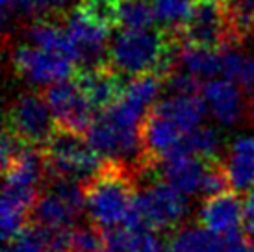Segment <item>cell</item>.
<instances>
[{
	"label": "cell",
	"mask_w": 254,
	"mask_h": 252,
	"mask_svg": "<svg viewBox=\"0 0 254 252\" xmlns=\"http://www.w3.org/2000/svg\"><path fill=\"white\" fill-rule=\"evenodd\" d=\"M135 173L106 161L97 176L85 184V211L93 226L106 232L127 228L134 219Z\"/></svg>",
	"instance_id": "obj_1"
},
{
	"label": "cell",
	"mask_w": 254,
	"mask_h": 252,
	"mask_svg": "<svg viewBox=\"0 0 254 252\" xmlns=\"http://www.w3.org/2000/svg\"><path fill=\"white\" fill-rule=\"evenodd\" d=\"M175 37L160 30H119L112 35L108 50V65L117 74H169L175 62Z\"/></svg>",
	"instance_id": "obj_2"
},
{
	"label": "cell",
	"mask_w": 254,
	"mask_h": 252,
	"mask_svg": "<svg viewBox=\"0 0 254 252\" xmlns=\"http://www.w3.org/2000/svg\"><path fill=\"white\" fill-rule=\"evenodd\" d=\"M49 178H67L87 184L100 173L106 161L102 160L82 133L60 130L43 148Z\"/></svg>",
	"instance_id": "obj_3"
},
{
	"label": "cell",
	"mask_w": 254,
	"mask_h": 252,
	"mask_svg": "<svg viewBox=\"0 0 254 252\" xmlns=\"http://www.w3.org/2000/svg\"><path fill=\"white\" fill-rule=\"evenodd\" d=\"M65 34L71 41L76 65L82 70H93L108 65V50H110V28L112 24L102 21L99 15L91 11L87 4L74 7L64 15Z\"/></svg>",
	"instance_id": "obj_4"
},
{
	"label": "cell",
	"mask_w": 254,
	"mask_h": 252,
	"mask_svg": "<svg viewBox=\"0 0 254 252\" xmlns=\"http://www.w3.org/2000/svg\"><path fill=\"white\" fill-rule=\"evenodd\" d=\"M6 130L26 145L45 148L58 130L45 95L37 91L19 93L7 108Z\"/></svg>",
	"instance_id": "obj_5"
},
{
	"label": "cell",
	"mask_w": 254,
	"mask_h": 252,
	"mask_svg": "<svg viewBox=\"0 0 254 252\" xmlns=\"http://www.w3.org/2000/svg\"><path fill=\"white\" fill-rule=\"evenodd\" d=\"M190 215V196L171 188L165 182H152L137 191L135 217L143 228L150 230H173Z\"/></svg>",
	"instance_id": "obj_6"
},
{
	"label": "cell",
	"mask_w": 254,
	"mask_h": 252,
	"mask_svg": "<svg viewBox=\"0 0 254 252\" xmlns=\"http://www.w3.org/2000/svg\"><path fill=\"white\" fill-rule=\"evenodd\" d=\"M7 60L17 76L36 87H50L72 80L76 67L69 58L32 47L24 41L7 47Z\"/></svg>",
	"instance_id": "obj_7"
},
{
	"label": "cell",
	"mask_w": 254,
	"mask_h": 252,
	"mask_svg": "<svg viewBox=\"0 0 254 252\" xmlns=\"http://www.w3.org/2000/svg\"><path fill=\"white\" fill-rule=\"evenodd\" d=\"M45 98L60 130L84 135L97 119L99 112L89 102V98L85 97L78 80H67L50 85L45 91Z\"/></svg>",
	"instance_id": "obj_8"
},
{
	"label": "cell",
	"mask_w": 254,
	"mask_h": 252,
	"mask_svg": "<svg viewBox=\"0 0 254 252\" xmlns=\"http://www.w3.org/2000/svg\"><path fill=\"white\" fill-rule=\"evenodd\" d=\"M180 34L188 45L204 49L219 50L228 43H234L225 9H221L217 4L208 2H200L195 6L190 21L186 22Z\"/></svg>",
	"instance_id": "obj_9"
},
{
	"label": "cell",
	"mask_w": 254,
	"mask_h": 252,
	"mask_svg": "<svg viewBox=\"0 0 254 252\" xmlns=\"http://www.w3.org/2000/svg\"><path fill=\"white\" fill-rule=\"evenodd\" d=\"M200 97L204 98L210 115L221 126H236L247 115L249 102H245V93L236 82L226 78H217L204 84L200 89Z\"/></svg>",
	"instance_id": "obj_10"
},
{
	"label": "cell",
	"mask_w": 254,
	"mask_h": 252,
	"mask_svg": "<svg viewBox=\"0 0 254 252\" xmlns=\"http://www.w3.org/2000/svg\"><path fill=\"white\" fill-rule=\"evenodd\" d=\"M243 219H245V204L241 202L238 193L234 191H226L217 196L206 198L198 210L200 224L221 238L240 232Z\"/></svg>",
	"instance_id": "obj_11"
},
{
	"label": "cell",
	"mask_w": 254,
	"mask_h": 252,
	"mask_svg": "<svg viewBox=\"0 0 254 252\" xmlns=\"http://www.w3.org/2000/svg\"><path fill=\"white\" fill-rule=\"evenodd\" d=\"M173 70L188 74L190 78L197 80L198 84L202 85L212 82V80L223 78V58H221V50L195 47V45H188V43L177 45L175 47Z\"/></svg>",
	"instance_id": "obj_12"
},
{
	"label": "cell",
	"mask_w": 254,
	"mask_h": 252,
	"mask_svg": "<svg viewBox=\"0 0 254 252\" xmlns=\"http://www.w3.org/2000/svg\"><path fill=\"white\" fill-rule=\"evenodd\" d=\"M212 161L197 158V156H178L171 160L160 161L158 173L162 182L169 184L186 196L202 195L204 178L208 175Z\"/></svg>",
	"instance_id": "obj_13"
},
{
	"label": "cell",
	"mask_w": 254,
	"mask_h": 252,
	"mask_svg": "<svg viewBox=\"0 0 254 252\" xmlns=\"http://www.w3.org/2000/svg\"><path fill=\"white\" fill-rule=\"evenodd\" d=\"M230 191L245 193L254 188V135H240L230 143L225 161Z\"/></svg>",
	"instance_id": "obj_14"
},
{
	"label": "cell",
	"mask_w": 254,
	"mask_h": 252,
	"mask_svg": "<svg viewBox=\"0 0 254 252\" xmlns=\"http://www.w3.org/2000/svg\"><path fill=\"white\" fill-rule=\"evenodd\" d=\"M76 80L99 113L115 104L125 87V84H121L119 74L110 65L93 70H80Z\"/></svg>",
	"instance_id": "obj_15"
},
{
	"label": "cell",
	"mask_w": 254,
	"mask_h": 252,
	"mask_svg": "<svg viewBox=\"0 0 254 252\" xmlns=\"http://www.w3.org/2000/svg\"><path fill=\"white\" fill-rule=\"evenodd\" d=\"M154 110L173 121L186 133L204 126V117L208 113L204 98L200 95H169L158 102Z\"/></svg>",
	"instance_id": "obj_16"
},
{
	"label": "cell",
	"mask_w": 254,
	"mask_h": 252,
	"mask_svg": "<svg viewBox=\"0 0 254 252\" xmlns=\"http://www.w3.org/2000/svg\"><path fill=\"white\" fill-rule=\"evenodd\" d=\"M80 215V211H76L71 204H67L50 189L39 196L36 208L32 211V219L41 230H72V224L76 223Z\"/></svg>",
	"instance_id": "obj_17"
},
{
	"label": "cell",
	"mask_w": 254,
	"mask_h": 252,
	"mask_svg": "<svg viewBox=\"0 0 254 252\" xmlns=\"http://www.w3.org/2000/svg\"><path fill=\"white\" fill-rule=\"evenodd\" d=\"M21 41L28 43L32 47H37V49L49 50V52H54V54L69 58V60L74 62V65H76L74 49H72L71 41H69V37L65 34L64 26L58 24V22L45 21V19L30 22L28 26L22 30Z\"/></svg>",
	"instance_id": "obj_18"
},
{
	"label": "cell",
	"mask_w": 254,
	"mask_h": 252,
	"mask_svg": "<svg viewBox=\"0 0 254 252\" xmlns=\"http://www.w3.org/2000/svg\"><path fill=\"white\" fill-rule=\"evenodd\" d=\"M171 252H225V239L202 224L180 226L171 236Z\"/></svg>",
	"instance_id": "obj_19"
},
{
	"label": "cell",
	"mask_w": 254,
	"mask_h": 252,
	"mask_svg": "<svg viewBox=\"0 0 254 252\" xmlns=\"http://www.w3.org/2000/svg\"><path fill=\"white\" fill-rule=\"evenodd\" d=\"M156 22L154 6L148 0H119L115 4V24L121 30H150Z\"/></svg>",
	"instance_id": "obj_20"
},
{
	"label": "cell",
	"mask_w": 254,
	"mask_h": 252,
	"mask_svg": "<svg viewBox=\"0 0 254 252\" xmlns=\"http://www.w3.org/2000/svg\"><path fill=\"white\" fill-rule=\"evenodd\" d=\"M221 147H223L221 133L213 126L204 125L197 128L195 132L186 135L180 156H197V158H202V160L215 161V158L221 152Z\"/></svg>",
	"instance_id": "obj_21"
},
{
	"label": "cell",
	"mask_w": 254,
	"mask_h": 252,
	"mask_svg": "<svg viewBox=\"0 0 254 252\" xmlns=\"http://www.w3.org/2000/svg\"><path fill=\"white\" fill-rule=\"evenodd\" d=\"M152 6L158 24L171 32V35H178L190 21L197 4L195 0H154Z\"/></svg>",
	"instance_id": "obj_22"
},
{
	"label": "cell",
	"mask_w": 254,
	"mask_h": 252,
	"mask_svg": "<svg viewBox=\"0 0 254 252\" xmlns=\"http://www.w3.org/2000/svg\"><path fill=\"white\" fill-rule=\"evenodd\" d=\"M225 15L232 41L253 37L254 34V0H228L225 4Z\"/></svg>",
	"instance_id": "obj_23"
},
{
	"label": "cell",
	"mask_w": 254,
	"mask_h": 252,
	"mask_svg": "<svg viewBox=\"0 0 254 252\" xmlns=\"http://www.w3.org/2000/svg\"><path fill=\"white\" fill-rule=\"evenodd\" d=\"M2 252H49V249H47V239L41 228L28 226L19 236L6 241Z\"/></svg>",
	"instance_id": "obj_24"
},
{
	"label": "cell",
	"mask_w": 254,
	"mask_h": 252,
	"mask_svg": "<svg viewBox=\"0 0 254 252\" xmlns=\"http://www.w3.org/2000/svg\"><path fill=\"white\" fill-rule=\"evenodd\" d=\"M69 252H102V230L97 226H74Z\"/></svg>",
	"instance_id": "obj_25"
},
{
	"label": "cell",
	"mask_w": 254,
	"mask_h": 252,
	"mask_svg": "<svg viewBox=\"0 0 254 252\" xmlns=\"http://www.w3.org/2000/svg\"><path fill=\"white\" fill-rule=\"evenodd\" d=\"M2 2V22L6 30L11 22L26 21L39 13L37 0H0Z\"/></svg>",
	"instance_id": "obj_26"
},
{
	"label": "cell",
	"mask_w": 254,
	"mask_h": 252,
	"mask_svg": "<svg viewBox=\"0 0 254 252\" xmlns=\"http://www.w3.org/2000/svg\"><path fill=\"white\" fill-rule=\"evenodd\" d=\"M78 4L82 6L84 0H37L39 13H69Z\"/></svg>",
	"instance_id": "obj_27"
},
{
	"label": "cell",
	"mask_w": 254,
	"mask_h": 252,
	"mask_svg": "<svg viewBox=\"0 0 254 252\" xmlns=\"http://www.w3.org/2000/svg\"><path fill=\"white\" fill-rule=\"evenodd\" d=\"M236 84H240V87L243 89L245 95L254 98V52L253 54H247L245 65H243V69H241Z\"/></svg>",
	"instance_id": "obj_28"
},
{
	"label": "cell",
	"mask_w": 254,
	"mask_h": 252,
	"mask_svg": "<svg viewBox=\"0 0 254 252\" xmlns=\"http://www.w3.org/2000/svg\"><path fill=\"white\" fill-rule=\"evenodd\" d=\"M223 239H225V252H253L243 230L234 232L230 236H225Z\"/></svg>",
	"instance_id": "obj_29"
},
{
	"label": "cell",
	"mask_w": 254,
	"mask_h": 252,
	"mask_svg": "<svg viewBox=\"0 0 254 252\" xmlns=\"http://www.w3.org/2000/svg\"><path fill=\"white\" fill-rule=\"evenodd\" d=\"M243 204H245V219H247L249 223H253L254 221V188L247 193Z\"/></svg>",
	"instance_id": "obj_30"
},
{
	"label": "cell",
	"mask_w": 254,
	"mask_h": 252,
	"mask_svg": "<svg viewBox=\"0 0 254 252\" xmlns=\"http://www.w3.org/2000/svg\"><path fill=\"white\" fill-rule=\"evenodd\" d=\"M243 234H245V238H247L249 245H251V249H253V252H254V221H253V223L245 224V228H243Z\"/></svg>",
	"instance_id": "obj_31"
},
{
	"label": "cell",
	"mask_w": 254,
	"mask_h": 252,
	"mask_svg": "<svg viewBox=\"0 0 254 252\" xmlns=\"http://www.w3.org/2000/svg\"><path fill=\"white\" fill-rule=\"evenodd\" d=\"M245 121H247L251 126H254V98L249 102V106H247V115H245Z\"/></svg>",
	"instance_id": "obj_32"
},
{
	"label": "cell",
	"mask_w": 254,
	"mask_h": 252,
	"mask_svg": "<svg viewBox=\"0 0 254 252\" xmlns=\"http://www.w3.org/2000/svg\"><path fill=\"white\" fill-rule=\"evenodd\" d=\"M93 2H100V4H112V6H115L119 0H93Z\"/></svg>",
	"instance_id": "obj_33"
},
{
	"label": "cell",
	"mask_w": 254,
	"mask_h": 252,
	"mask_svg": "<svg viewBox=\"0 0 254 252\" xmlns=\"http://www.w3.org/2000/svg\"><path fill=\"white\" fill-rule=\"evenodd\" d=\"M200 2H208V4H217V6H219V4H223V2L226 4L228 0H200Z\"/></svg>",
	"instance_id": "obj_34"
},
{
	"label": "cell",
	"mask_w": 254,
	"mask_h": 252,
	"mask_svg": "<svg viewBox=\"0 0 254 252\" xmlns=\"http://www.w3.org/2000/svg\"><path fill=\"white\" fill-rule=\"evenodd\" d=\"M253 43H254V34H253Z\"/></svg>",
	"instance_id": "obj_35"
}]
</instances>
